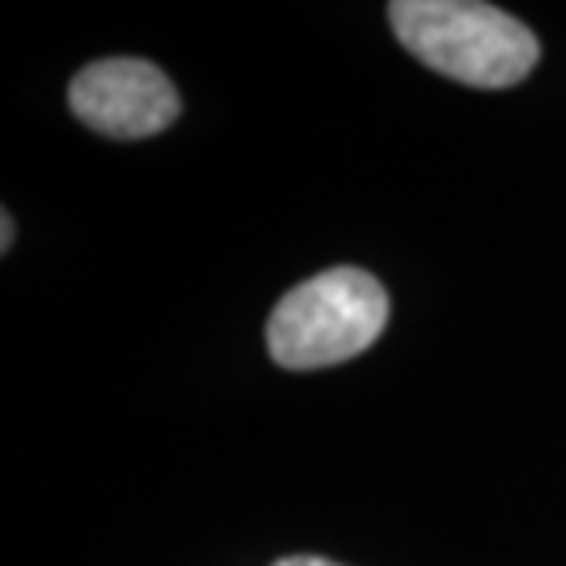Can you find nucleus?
<instances>
[{"label":"nucleus","instance_id":"1","mask_svg":"<svg viewBox=\"0 0 566 566\" xmlns=\"http://www.w3.org/2000/svg\"><path fill=\"white\" fill-rule=\"evenodd\" d=\"M387 15L416 60L460 85H518L541 60L534 30L479 0H394Z\"/></svg>","mask_w":566,"mask_h":566},{"label":"nucleus","instance_id":"2","mask_svg":"<svg viewBox=\"0 0 566 566\" xmlns=\"http://www.w3.org/2000/svg\"><path fill=\"white\" fill-rule=\"evenodd\" d=\"M390 298L365 269H327L276 302L265 327L269 354L280 368L310 371L365 354L387 327Z\"/></svg>","mask_w":566,"mask_h":566},{"label":"nucleus","instance_id":"3","mask_svg":"<svg viewBox=\"0 0 566 566\" xmlns=\"http://www.w3.org/2000/svg\"><path fill=\"white\" fill-rule=\"evenodd\" d=\"M71 111L93 133L115 140H144L174 126L180 96L155 63L118 55L88 63L66 88Z\"/></svg>","mask_w":566,"mask_h":566},{"label":"nucleus","instance_id":"4","mask_svg":"<svg viewBox=\"0 0 566 566\" xmlns=\"http://www.w3.org/2000/svg\"><path fill=\"white\" fill-rule=\"evenodd\" d=\"M273 566H338L332 559H321V556H287V559H280Z\"/></svg>","mask_w":566,"mask_h":566},{"label":"nucleus","instance_id":"5","mask_svg":"<svg viewBox=\"0 0 566 566\" xmlns=\"http://www.w3.org/2000/svg\"><path fill=\"white\" fill-rule=\"evenodd\" d=\"M0 221H4V224H0V229H4V247H0V251H8V247H11V213L4 210V213H0Z\"/></svg>","mask_w":566,"mask_h":566}]
</instances>
